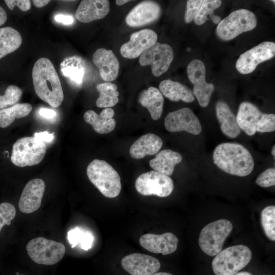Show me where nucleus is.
Instances as JSON below:
<instances>
[{
  "mask_svg": "<svg viewBox=\"0 0 275 275\" xmlns=\"http://www.w3.org/2000/svg\"><path fill=\"white\" fill-rule=\"evenodd\" d=\"M257 24L254 13L247 9H238L221 20L216 29V35L222 40L229 41L242 33L253 30Z\"/></svg>",
  "mask_w": 275,
  "mask_h": 275,
  "instance_id": "nucleus-5",
  "label": "nucleus"
},
{
  "mask_svg": "<svg viewBox=\"0 0 275 275\" xmlns=\"http://www.w3.org/2000/svg\"><path fill=\"white\" fill-rule=\"evenodd\" d=\"M46 152L44 142L33 136L21 138L14 144L11 160L19 167L39 164Z\"/></svg>",
  "mask_w": 275,
  "mask_h": 275,
  "instance_id": "nucleus-6",
  "label": "nucleus"
},
{
  "mask_svg": "<svg viewBox=\"0 0 275 275\" xmlns=\"http://www.w3.org/2000/svg\"><path fill=\"white\" fill-rule=\"evenodd\" d=\"M151 275H172V274L168 272H155Z\"/></svg>",
  "mask_w": 275,
  "mask_h": 275,
  "instance_id": "nucleus-47",
  "label": "nucleus"
},
{
  "mask_svg": "<svg viewBox=\"0 0 275 275\" xmlns=\"http://www.w3.org/2000/svg\"><path fill=\"white\" fill-rule=\"evenodd\" d=\"M109 2L107 0L81 1L75 11L79 21L88 23L104 17L109 12Z\"/></svg>",
  "mask_w": 275,
  "mask_h": 275,
  "instance_id": "nucleus-20",
  "label": "nucleus"
},
{
  "mask_svg": "<svg viewBox=\"0 0 275 275\" xmlns=\"http://www.w3.org/2000/svg\"><path fill=\"white\" fill-rule=\"evenodd\" d=\"M114 111L111 108L103 109L99 115L92 110L86 111L84 115L85 121L91 124L95 132L99 134L109 133L115 128L116 122L113 118Z\"/></svg>",
  "mask_w": 275,
  "mask_h": 275,
  "instance_id": "nucleus-23",
  "label": "nucleus"
},
{
  "mask_svg": "<svg viewBox=\"0 0 275 275\" xmlns=\"http://www.w3.org/2000/svg\"><path fill=\"white\" fill-rule=\"evenodd\" d=\"M45 184L40 178L33 179L24 186L20 196L18 207L24 213H31L38 210L42 202Z\"/></svg>",
  "mask_w": 275,
  "mask_h": 275,
  "instance_id": "nucleus-17",
  "label": "nucleus"
},
{
  "mask_svg": "<svg viewBox=\"0 0 275 275\" xmlns=\"http://www.w3.org/2000/svg\"><path fill=\"white\" fill-rule=\"evenodd\" d=\"M117 86L111 82L99 84L96 90L99 93L96 104L99 107L109 108L115 106L119 101Z\"/></svg>",
  "mask_w": 275,
  "mask_h": 275,
  "instance_id": "nucleus-30",
  "label": "nucleus"
},
{
  "mask_svg": "<svg viewBox=\"0 0 275 275\" xmlns=\"http://www.w3.org/2000/svg\"><path fill=\"white\" fill-rule=\"evenodd\" d=\"M138 101L143 107L147 108L152 119L157 120L163 111L164 99L160 91L151 87L143 91L140 94Z\"/></svg>",
  "mask_w": 275,
  "mask_h": 275,
  "instance_id": "nucleus-26",
  "label": "nucleus"
},
{
  "mask_svg": "<svg viewBox=\"0 0 275 275\" xmlns=\"http://www.w3.org/2000/svg\"><path fill=\"white\" fill-rule=\"evenodd\" d=\"M22 91L18 87L15 85L9 86L5 94L0 95V109H4L8 106H13L20 99Z\"/></svg>",
  "mask_w": 275,
  "mask_h": 275,
  "instance_id": "nucleus-33",
  "label": "nucleus"
},
{
  "mask_svg": "<svg viewBox=\"0 0 275 275\" xmlns=\"http://www.w3.org/2000/svg\"><path fill=\"white\" fill-rule=\"evenodd\" d=\"M75 57H73V63L71 65H65L62 67L61 71L63 74L67 77L70 78L71 80L80 85L82 82L84 74V67L79 63V60L77 59L76 63H74Z\"/></svg>",
  "mask_w": 275,
  "mask_h": 275,
  "instance_id": "nucleus-34",
  "label": "nucleus"
},
{
  "mask_svg": "<svg viewBox=\"0 0 275 275\" xmlns=\"http://www.w3.org/2000/svg\"><path fill=\"white\" fill-rule=\"evenodd\" d=\"M232 229V224L226 219H218L206 225L200 233V247L207 255L216 256L222 251L224 241Z\"/></svg>",
  "mask_w": 275,
  "mask_h": 275,
  "instance_id": "nucleus-7",
  "label": "nucleus"
},
{
  "mask_svg": "<svg viewBox=\"0 0 275 275\" xmlns=\"http://www.w3.org/2000/svg\"><path fill=\"white\" fill-rule=\"evenodd\" d=\"M252 254L248 246L238 244L221 251L212 262L215 275H235L250 262Z\"/></svg>",
  "mask_w": 275,
  "mask_h": 275,
  "instance_id": "nucleus-4",
  "label": "nucleus"
},
{
  "mask_svg": "<svg viewBox=\"0 0 275 275\" xmlns=\"http://www.w3.org/2000/svg\"><path fill=\"white\" fill-rule=\"evenodd\" d=\"M173 59L171 46L156 42L141 54L139 63L143 66L150 65L153 75L159 76L167 71Z\"/></svg>",
  "mask_w": 275,
  "mask_h": 275,
  "instance_id": "nucleus-10",
  "label": "nucleus"
},
{
  "mask_svg": "<svg viewBox=\"0 0 275 275\" xmlns=\"http://www.w3.org/2000/svg\"><path fill=\"white\" fill-rule=\"evenodd\" d=\"M261 225L266 236L271 240H275V206L265 207L261 212Z\"/></svg>",
  "mask_w": 275,
  "mask_h": 275,
  "instance_id": "nucleus-32",
  "label": "nucleus"
},
{
  "mask_svg": "<svg viewBox=\"0 0 275 275\" xmlns=\"http://www.w3.org/2000/svg\"><path fill=\"white\" fill-rule=\"evenodd\" d=\"M22 43L20 34L10 26L0 28V59L17 49Z\"/></svg>",
  "mask_w": 275,
  "mask_h": 275,
  "instance_id": "nucleus-28",
  "label": "nucleus"
},
{
  "mask_svg": "<svg viewBox=\"0 0 275 275\" xmlns=\"http://www.w3.org/2000/svg\"><path fill=\"white\" fill-rule=\"evenodd\" d=\"M16 210L13 204L4 202L0 204V231L5 225H10L15 217Z\"/></svg>",
  "mask_w": 275,
  "mask_h": 275,
  "instance_id": "nucleus-35",
  "label": "nucleus"
},
{
  "mask_svg": "<svg viewBox=\"0 0 275 275\" xmlns=\"http://www.w3.org/2000/svg\"><path fill=\"white\" fill-rule=\"evenodd\" d=\"M159 89L161 93L171 101L181 100L185 102H191L195 100L193 92L187 87L178 81L163 80L160 82Z\"/></svg>",
  "mask_w": 275,
  "mask_h": 275,
  "instance_id": "nucleus-27",
  "label": "nucleus"
},
{
  "mask_svg": "<svg viewBox=\"0 0 275 275\" xmlns=\"http://www.w3.org/2000/svg\"><path fill=\"white\" fill-rule=\"evenodd\" d=\"M164 126L170 132L186 131L194 135H198L202 131L199 119L188 107L170 112L165 118Z\"/></svg>",
  "mask_w": 275,
  "mask_h": 275,
  "instance_id": "nucleus-13",
  "label": "nucleus"
},
{
  "mask_svg": "<svg viewBox=\"0 0 275 275\" xmlns=\"http://www.w3.org/2000/svg\"><path fill=\"white\" fill-rule=\"evenodd\" d=\"M92 60L99 69L100 76L103 80L106 81H113L117 77L119 62L112 50L99 48L94 53Z\"/></svg>",
  "mask_w": 275,
  "mask_h": 275,
  "instance_id": "nucleus-19",
  "label": "nucleus"
},
{
  "mask_svg": "<svg viewBox=\"0 0 275 275\" xmlns=\"http://www.w3.org/2000/svg\"><path fill=\"white\" fill-rule=\"evenodd\" d=\"M18 275H24V274H18Z\"/></svg>",
  "mask_w": 275,
  "mask_h": 275,
  "instance_id": "nucleus-50",
  "label": "nucleus"
},
{
  "mask_svg": "<svg viewBox=\"0 0 275 275\" xmlns=\"http://www.w3.org/2000/svg\"><path fill=\"white\" fill-rule=\"evenodd\" d=\"M235 275H252L251 273L246 271H242L236 273Z\"/></svg>",
  "mask_w": 275,
  "mask_h": 275,
  "instance_id": "nucleus-48",
  "label": "nucleus"
},
{
  "mask_svg": "<svg viewBox=\"0 0 275 275\" xmlns=\"http://www.w3.org/2000/svg\"><path fill=\"white\" fill-rule=\"evenodd\" d=\"M213 160L224 172L240 177L249 175L254 167V159L249 150L235 143L219 144L213 151Z\"/></svg>",
  "mask_w": 275,
  "mask_h": 275,
  "instance_id": "nucleus-2",
  "label": "nucleus"
},
{
  "mask_svg": "<svg viewBox=\"0 0 275 275\" xmlns=\"http://www.w3.org/2000/svg\"><path fill=\"white\" fill-rule=\"evenodd\" d=\"M87 232L78 227L70 230L67 233V239L71 248H74L78 243L82 244L86 239Z\"/></svg>",
  "mask_w": 275,
  "mask_h": 275,
  "instance_id": "nucleus-38",
  "label": "nucleus"
},
{
  "mask_svg": "<svg viewBox=\"0 0 275 275\" xmlns=\"http://www.w3.org/2000/svg\"><path fill=\"white\" fill-rule=\"evenodd\" d=\"M54 20L64 24H70L73 22V18L71 15L59 14L54 16Z\"/></svg>",
  "mask_w": 275,
  "mask_h": 275,
  "instance_id": "nucleus-42",
  "label": "nucleus"
},
{
  "mask_svg": "<svg viewBox=\"0 0 275 275\" xmlns=\"http://www.w3.org/2000/svg\"><path fill=\"white\" fill-rule=\"evenodd\" d=\"M274 54V42H262L240 54L236 62V68L241 74L251 73L260 63L271 59Z\"/></svg>",
  "mask_w": 275,
  "mask_h": 275,
  "instance_id": "nucleus-12",
  "label": "nucleus"
},
{
  "mask_svg": "<svg viewBox=\"0 0 275 275\" xmlns=\"http://www.w3.org/2000/svg\"><path fill=\"white\" fill-rule=\"evenodd\" d=\"M121 263L123 269L131 275H151L160 267L158 259L141 253H132L124 257Z\"/></svg>",
  "mask_w": 275,
  "mask_h": 275,
  "instance_id": "nucleus-15",
  "label": "nucleus"
},
{
  "mask_svg": "<svg viewBox=\"0 0 275 275\" xmlns=\"http://www.w3.org/2000/svg\"><path fill=\"white\" fill-rule=\"evenodd\" d=\"M182 159L180 153L170 149H165L159 152L154 158L150 160L149 164L154 171L169 176L173 174L175 166Z\"/></svg>",
  "mask_w": 275,
  "mask_h": 275,
  "instance_id": "nucleus-25",
  "label": "nucleus"
},
{
  "mask_svg": "<svg viewBox=\"0 0 275 275\" xmlns=\"http://www.w3.org/2000/svg\"><path fill=\"white\" fill-rule=\"evenodd\" d=\"M5 2L11 10H12L15 6L23 11H27L31 7V1L29 0H6Z\"/></svg>",
  "mask_w": 275,
  "mask_h": 275,
  "instance_id": "nucleus-40",
  "label": "nucleus"
},
{
  "mask_svg": "<svg viewBox=\"0 0 275 275\" xmlns=\"http://www.w3.org/2000/svg\"><path fill=\"white\" fill-rule=\"evenodd\" d=\"M256 183L262 187H268L275 185V169L268 168L262 172L256 180Z\"/></svg>",
  "mask_w": 275,
  "mask_h": 275,
  "instance_id": "nucleus-37",
  "label": "nucleus"
},
{
  "mask_svg": "<svg viewBox=\"0 0 275 275\" xmlns=\"http://www.w3.org/2000/svg\"><path fill=\"white\" fill-rule=\"evenodd\" d=\"M187 73L190 81L194 85L193 93L199 104L201 107H206L214 86L206 81V68L204 63L199 59L192 60L187 66Z\"/></svg>",
  "mask_w": 275,
  "mask_h": 275,
  "instance_id": "nucleus-11",
  "label": "nucleus"
},
{
  "mask_svg": "<svg viewBox=\"0 0 275 275\" xmlns=\"http://www.w3.org/2000/svg\"><path fill=\"white\" fill-rule=\"evenodd\" d=\"M275 130V115L273 114H263L259 121L256 131L261 133L270 132Z\"/></svg>",
  "mask_w": 275,
  "mask_h": 275,
  "instance_id": "nucleus-36",
  "label": "nucleus"
},
{
  "mask_svg": "<svg viewBox=\"0 0 275 275\" xmlns=\"http://www.w3.org/2000/svg\"><path fill=\"white\" fill-rule=\"evenodd\" d=\"M129 2V0H117L116 3L118 6H121Z\"/></svg>",
  "mask_w": 275,
  "mask_h": 275,
  "instance_id": "nucleus-46",
  "label": "nucleus"
},
{
  "mask_svg": "<svg viewBox=\"0 0 275 275\" xmlns=\"http://www.w3.org/2000/svg\"><path fill=\"white\" fill-rule=\"evenodd\" d=\"M34 5L38 8H42L49 3L50 1L47 0H33Z\"/></svg>",
  "mask_w": 275,
  "mask_h": 275,
  "instance_id": "nucleus-45",
  "label": "nucleus"
},
{
  "mask_svg": "<svg viewBox=\"0 0 275 275\" xmlns=\"http://www.w3.org/2000/svg\"><path fill=\"white\" fill-rule=\"evenodd\" d=\"M203 2V0H188L187 1L186 10L184 15V20L186 23H190L194 19Z\"/></svg>",
  "mask_w": 275,
  "mask_h": 275,
  "instance_id": "nucleus-39",
  "label": "nucleus"
},
{
  "mask_svg": "<svg viewBox=\"0 0 275 275\" xmlns=\"http://www.w3.org/2000/svg\"><path fill=\"white\" fill-rule=\"evenodd\" d=\"M162 141L152 133L145 134L136 140L130 146L129 153L135 159H141L146 155L157 153L162 146Z\"/></svg>",
  "mask_w": 275,
  "mask_h": 275,
  "instance_id": "nucleus-22",
  "label": "nucleus"
},
{
  "mask_svg": "<svg viewBox=\"0 0 275 275\" xmlns=\"http://www.w3.org/2000/svg\"><path fill=\"white\" fill-rule=\"evenodd\" d=\"M157 35L153 30L144 29L132 34L129 41L120 48L121 55L125 58L135 59L155 44Z\"/></svg>",
  "mask_w": 275,
  "mask_h": 275,
  "instance_id": "nucleus-14",
  "label": "nucleus"
},
{
  "mask_svg": "<svg viewBox=\"0 0 275 275\" xmlns=\"http://www.w3.org/2000/svg\"><path fill=\"white\" fill-rule=\"evenodd\" d=\"M34 138L42 142H50L54 139L53 133H49L47 131L35 132Z\"/></svg>",
  "mask_w": 275,
  "mask_h": 275,
  "instance_id": "nucleus-41",
  "label": "nucleus"
},
{
  "mask_svg": "<svg viewBox=\"0 0 275 275\" xmlns=\"http://www.w3.org/2000/svg\"><path fill=\"white\" fill-rule=\"evenodd\" d=\"M160 13L161 8L158 4L150 1H143L129 12L125 20L130 26H140L156 20Z\"/></svg>",
  "mask_w": 275,
  "mask_h": 275,
  "instance_id": "nucleus-18",
  "label": "nucleus"
},
{
  "mask_svg": "<svg viewBox=\"0 0 275 275\" xmlns=\"http://www.w3.org/2000/svg\"><path fill=\"white\" fill-rule=\"evenodd\" d=\"M39 114L46 119H51L56 116V112L51 109L41 108L39 110Z\"/></svg>",
  "mask_w": 275,
  "mask_h": 275,
  "instance_id": "nucleus-43",
  "label": "nucleus"
},
{
  "mask_svg": "<svg viewBox=\"0 0 275 275\" xmlns=\"http://www.w3.org/2000/svg\"><path fill=\"white\" fill-rule=\"evenodd\" d=\"M32 79L35 91L41 100L54 108L61 104L63 91L58 73L48 59L41 58L35 62Z\"/></svg>",
  "mask_w": 275,
  "mask_h": 275,
  "instance_id": "nucleus-1",
  "label": "nucleus"
},
{
  "mask_svg": "<svg viewBox=\"0 0 275 275\" xmlns=\"http://www.w3.org/2000/svg\"><path fill=\"white\" fill-rule=\"evenodd\" d=\"M91 183L105 197L114 198L121 190V178L118 172L106 161L94 159L87 168Z\"/></svg>",
  "mask_w": 275,
  "mask_h": 275,
  "instance_id": "nucleus-3",
  "label": "nucleus"
},
{
  "mask_svg": "<svg viewBox=\"0 0 275 275\" xmlns=\"http://www.w3.org/2000/svg\"><path fill=\"white\" fill-rule=\"evenodd\" d=\"M221 4L222 1L219 0L203 1L194 19L195 23L200 25L206 20L210 19L214 23L218 24L221 21V18L218 15H214L213 12L221 6Z\"/></svg>",
  "mask_w": 275,
  "mask_h": 275,
  "instance_id": "nucleus-31",
  "label": "nucleus"
},
{
  "mask_svg": "<svg viewBox=\"0 0 275 275\" xmlns=\"http://www.w3.org/2000/svg\"><path fill=\"white\" fill-rule=\"evenodd\" d=\"M136 190L143 196H169L174 189L173 180L169 176L155 171L143 173L136 179Z\"/></svg>",
  "mask_w": 275,
  "mask_h": 275,
  "instance_id": "nucleus-9",
  "label": "nucleus"
},
{
  "mask_svg": "<svg viewBox=\"0 0 275 275\" xmlns=\"http://www.w3.org/2000/svg\"><path fill=\"white\" fill-rule=\"evenodd\" d=\"M178 238L173 233L166 232L160 235L148 233L139 239L140 244L150 252L163 255L174 253L177 248Z\"/></svg>",
  "mask_w": 275,
  "mask_h": 275,
  "instance_id": "nucleus-16",
  "label": "nucleus"
},
{
  "mask_svg": "<svg viewBox=\"0 0 275 275\" xmlns=\"http://www.w3.org/2000/svg\"><path fill=\"white\" fill-rule=\"evenodd\" d=\"M7 18V13L5 10L0 6V26L3 25Z\"/></svg>",
  "mask_w": 275,
  "mask_h": 275,
  "instance_id": "nucleus-44",
  "label": "nucleus"
},
{
  "mask_svg": "<svg viewBox=\"0 0 275 275\" xmlns=\"http://www.w3.org/2000/svg\"><path fill=\"white\" fill-rule=\"evenodd\" d=\"M32 110V106L28 103H16L0 109V127L6 128L10 125L15 119L23 118Z\"/></svg>",
  "mask_w": 275,
  "mask_h": 275,
  "instance_id": "nucleus-29",
  "label": "nucleus"
},
{
  "mask_svg": "<svg viewBox=\"0 0 275 275\" xmlns=\"http://www.w3.org/2000/svg\"><path fill=\"white\" fill-rule=\"evenodd\" d=\"M262 114L255 104L248 101L242 102L239 106L236 117L237 125L248 135H253L257 132V125Z\"/></svg>",
  "mask_w": 275,
  "mask_h": 275,
  "instance_id": "nucleus-21",
  "label": "nucleus"
},
{
  "mask_svg": "<svg viewBox=\"0 0 275 275\" xmlns=\"http://www.w3.org/2000/svg\"><path fill=\"white\" fill-rule=\"evenodd\" d=\"M26 250L34 262L43 265L55 264L63 258L66 251L62 243L41 237L31 240Z\"/></svg>",
  "mask_w": 275,
  "mask_h": 275,
  "instance_id": "nucleus-8",
  "label": "nucleus"
},
{
  "mask_svg": "<svg viewBox=\"0 0 275 275\" xmlns=\"http://www.w3.org/2000/svg\"><path fill=\"white\" fill-rule=\"evenodd\" d=\"M216 115L221 125L223 133L230 138H236L240 133L236 116L228 104L223 100H218L215 106Z\"/></svg>",
  "mask_w": 275,
  "mask_h": 275,
  "instance_id": "nucleus-24",
  "label": "nucleus"
},
{
  "mask_svg": "<svg viewBox=\"0 0 275 275\" xmlns=\"http://www.w3.org/2000/svg\"><path fill=\"white\" fill-rule=\"evenodd\" d=\"M274 151H275V146L274 145L272 148V150H271V153H272V155L274 157L275 156V152H274Z\"/></svg>",
  "mask_w": 275,
  "mask_h": 275,
  "instance_id": "nucleus-49",
  "label": "nucleus"
}]
</instances>
